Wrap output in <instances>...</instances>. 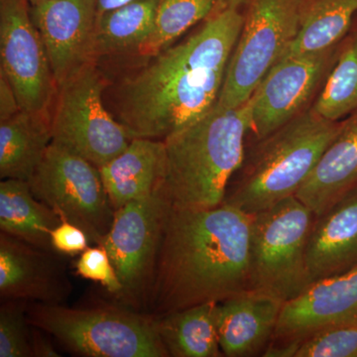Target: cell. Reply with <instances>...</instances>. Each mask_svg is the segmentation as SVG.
I'll return each mask as SVG.
<instances>
[{"mask_svg": "<svg viewBox=\"0 0 357 357\" xmlns=\"http://www.w3.org/2000/svg\"><path fill=\"white\" fill-rule=\"evenodd\" d=\"M245 0H218L206 20L180 42L114 84L109 112L131 137L164 140L217 105L244 20Z\"/></svg>", "mask_w": 357, "mask_h": 357, "instance_id": "6da1fadb", "label": "cell"}, {"mask_svg": "<svg viewBox=\"0 0 357 357\" xmlns=\"http://www.w3.org/2000/svg\"><path fill=\"white\" fill-rule=\"evenodd\" d=\"M250 229L251 215L231 204L171 206L148 300L155 317L249 290Z\"/></svg>", "mask_w": 357, "mask_h": 357, "instance_id": "7a4b0ae2", "label": "cell"}, {"mask_svg": "<svg viewBox=\"0 0 357 357\" xmlns=\"http://www.w3.org/2000/svg\"><path fill=\"white\" fill-rule=\"evenodd\" d=\"M248 132L245 102L234 109L215 105L166 137L161 190L172 206L206 210L223 204L230 180L243 163Z\"/></svg>", "mask_w": 357, "mask_h": 357, "instance_id": "3957f363", "label": "cell"}, {"mask_svg": "<svg viewBox=\"0 0 357 357\" xmlns=\"http://www.w3.org/2000/svg\"><path fill=\"white\" fill-rule=\"evenodd\" d=\"M314 109L261 139L246 140L223 203L255 215L296 196L340 128Z\"/></svg>", "mask_w": 357, "mask_h": 357, "instance_id": "277c9868", "label": "cell"}, {"mask_svg": "<svg viewBox=\"0 0 357 357\" xmlns=\"http://www.w3.org/2000/svg\"><path fill=\"white\" fill-rule=\"evenodd\" d=\"M28 323L89 357H169L156 317L119 307L74 309L28 303Z\"/></svg>", "mask_w": 357, "mask_h": 357, "instance_id": "5b68a950", "label": "cell"}, {"mask_svg": "<svg viewBox=\"0 0 357 357\" xmlns=\"http://www.w3.org/2000/svg\"><path fill=\"white\" fill-rule=\"evenodd\" d=\"M314 217L296 196L251 215L249 290L286 303L311 285L306 249Z\"/></svg>", "mask_w": 357, "mask_h": 357, "instance_id": "8992f818", "label": "cell"}, {"mask_svg": "<svg viewBox=\"0 0 357 357\" xmlns=\"http://www.w3.org/2000/svg\"><path fill=\"white\" fill-rule=\"evenodd\" d=\"M306 0H245L241 34L217 105H244L297 39Z\"/></svg>", "mask_w": 357, "mask_h": 357, "instance_id": "52a82bcc", "label": "cell"}, {"mask_svg": "<svg viewBox=\"0 0 357 357\" xmlns=\"http://www.w3.org/2000/svg\"><path fill=\"white\" fill-rule=\"evenodd\" d=\"M109 84L98 63L84 68L59 86L51 109L52 142L100 168L132 140L128 129L107 109Z\"/></svg>", "mask_w": 357, "mask_h": 357, "instance_id": "ba28073f", "label": "cell"}, {"mask_svg": "<svg viewBox=\"0 0 357 357\" xmlns=\"http://www.w3.org/2000/svg\"><path fill=\"white\" fill-rule=\"evenodd\" d=\"M28 184L34 196L61 220L81 227L91 243H102L114 210L98 167L52 142Z\"/></svg>", "mask_w": 357, "mask_h": 357, "instance_id": "9c48e42d", "label": "cell"}, {"mask_svg": "<svg viewBox=\"0 0 357 357\" xmlns=\"http://www.w3.org/2000/svg\"><path fill=\"white\" fill-rule=\"evenodd\" d=\"M171 206L159 189L114 211L102 245L109 252L121 283L119 299L126 304L135 307L148 305Z\"/></svg>", "mask_w": 357, "mask_h": 357, "instance_id": "30bf717a", "label": "cell"}, {"mask_svg": "<svg viewBox=\"0 0 357 357\" xmlns=\"http://www.w3.org/2000/svg\"><path fill=\"white\" fill-rule=\"evenodd\" d=\"M338 45L279 60L246 102L248 140H258L312 109L337 58Z\"/></svg>", "mask_w": 357, "mask_h": 357, "instance_id": "8fae6325", "label": "cell"}, {"mask_svg": "<svg viewBox=\"0 0 357 357\" xmlns=\"http://www.w3.org/2000/svg\"><path fill=\"white\" fill-rule=\"evenodd\" d=\"M0 63L21 109L51 116L58 86L28 0H0Z\"/></svg>", "mask_w": 357, "mask_h": 357, "instance_id": "7c38bea8", "label": "cell"}, {"mask_svg": "<svg viewBox=\"0 0 357 357\" xmlns=\"http://www.w3.org/2000/svg\"><path fill=\"white\" fill-rule=\"evenodd\" d=\"M57 86L96 63L93 40L98 0H43L30 4Z\"/></svg>", "mask_w": 357, "mask_h": 357, "instance_id": "4fadbf2b", "label": "cell"}, {"mask_svg": "<svg viewBox=\"0 0 357 357\" xmlns=\"http://www.w3.org/2000/svg\"><path fill=\"white\" fill-rule=\"evenodd\" d=\"M356 324L357 269L314 282L295 299L284 303L269 345L300 347L319 331Z\"/></svg>", "mask_w": 357, "mask_h": 357, "instance_id": "5bb4252c", "label": "cell"}, {"mask_svg": "<svg viewBox=\"0 0 357 357\" xmlns=\"http://www.w3.org/2000/svg\"><path fill=\"white\" fill-rule=\"evenodd\" d=\"M56 252L44 250L0 234V297L29 303L61 304L70 295V284Z\"/></svg>", "mask_w": 357, "mask_h": 357, "instance_id": "9a60e30c", "label": "cell"}, {"mask_svg": "<svg viewBox=\"0 0 357 357\" xmlns=\"http://www.w3.org/2000/svg\"><path fill=\"white\" fill-rule=\"evenodd\" d=\"M284 302L246 290L218 303V342L223 356H263L271 342Z\"/></svg>", "mask_w": 357, "mask_h": 357, "instance_id": "2e32d148", "label": "cell"}, {"mask_svg": "<svg viewBox=\"0 0 357 357\" xmlns=\"http://www.w3.org/2000/svg\"><path fill=\"white\" fill-rule=\"evenodd\" d=\"M306 260L311 284L357 269V190L314 217Z\"/></svg>", "mask_w": 357, "mask_h": 357, "instance_id": "e0dca14e", "label": "cell"}, {"mask_svg": "<svg viewBox=\"0 0 357 357\" xmlns=\"http://www.w3.org/2000/svg\"><path fill=\"white\" fill-rule=\"evenodd\" d=\"M357 190V109L340 128L296 197L318 215Z\"/></svg>", "mask_w": 357, "mask_h": 357, "instance_id": "ac0fdd59", "label": "cell"}, {"mask_svg": "<svg viewBox=\"0 0 357 357\" xmlns=\"http://www.w3.org/2000/svg\"><path fill=\"white\" fill-rule=\"evenodd\" d=\"M98 169L115 211L161 189L165 144L163 140L133 138L126 149Z\"/></svg>", "mask_w": 357, "mask_h": 357, "instance_id": "d6986e66", "label": "cell"}, {"mask_svg": "<svg viewBox=\"0 0 357 357\" xmlns=\"http://www.w3.org/2000/svg\"><path fill=\"white\" fill-rule=\"evenodd\" d=\"M52 143L51 116L21 110L0 121V178L29 181Z\"/></svg>", "mask_w": 357, "mask_h": 357, "instance_id": "ffe728a7", "label": "cell"}, {"mask_svg": "<svg viewBox=\"0 0 357 357\" xmlns=\"http://www.w3.org/2000/svg\"><path fill=\"white\" fill-rule=\"evenodd\" d=\"M159 0H133L96 18L93 55L96 62L137 57L153 30Z\"/></svg>", "mask_w": 357, "mask_h": 357, "instance_id": "44dd1931", "label": "cell"}, {"mask_svg": "<svg viewBox=\"0 0 357 357\" xmlns=\"http://www.w3.org/2000/svg\"><path fill=\"white\" fill-rule=\"evenodd\" d=\"M61 218L33 194L27 181L4 178L0 183V229L25 243L55 252L51 234ZM57 253V252H56Z\"/></svg>", "mask_w": 357, "mask_h": 357, "instance_id": "7402d4cb", "label": "cell"}, {"mask_svg": "<svg viewBox=\"0 0 357 357\" xmlns=\"http://www.w3.org/2000/svg\"><path fill=\"white\" fill-rule=\"evenodd\" d=\"M218 303L211 302L156 317L160 337L173 357L223 356L218 342Z\"/></svg>", "mask_w": 357, "mask_h": 357, "instance_id": "603a6c76", "label": "cell"}, {"mask_svg": "<svg viewBox=\"0 0 357 357\" xmlns=\"http://www.w3.org/2000/svg\"><path fill=\"white\" fill-rule=\"evenodd\" d=\"M356 13L357 0H306L299 35L282 58L340 43Z\"/></svg>", "mask_w": 357, "mask_h": 357, "instance_id": "cb8c5ba5", "label": "cell"}, {"mask_svg": "<svg viewBox=\"0 0 357 357\" xmlns=\"http://www.w3.org/2000/svg\"><path fill=\"white\" fill-rule=\"evenodd\" d=\"M312 109L337 121L357 109V13L340 40L335 64Z\"/></svg>", "mask_w": 357, "mask_h": 357, "instance_id": "d4e9b609", "label": "cell"}, {"mask_svg": "<svg viewBox=\"0 0 357 357\" xmlns=\"http://www.w3.org/2000/svg\"><path fill=\"white\" fill-rule=\"evenodd\" d=\"M218 0H159L153 30L138 51L149 58L175 43L185 33L208 17Z\"/></svg>", "mask_w": 357, "mask_h": 357, "instance_id": "484cf974", "label": "cell"}, {"mask_svg": "<svg viewBox=\"0 0 357 357\" xmlns=\"http://www.w3.org/2000/svg\"><path fill=\"white\" fill-rule=\"evenodd\" d=\"M0 307V357H33L27 301L3 300Z\"/></svg>", "mask_w": 357, "mask_h": 357, "instance_id": "4316f807", "label": "cell"}, {"mask_svg": "<svg viewBox=\"0 0 357 357\" xmlns=\"http://www.w3.org/2000/svg\"><path fill=\"white\" fill-rule=\"evenodd\" d=\"M295 357H357V324L332 326L303 340Z\"/></svg>", "mask_w": 357, "mask_h": 357, "instance_id": "83f0119b", "label": "cell"}, {"mask_svg": "<svg viewBox=\"0 0 357 357\" xmlns=\"http://www.w3.org/2000/svg\"><path fill=\"white\" fill-rule=\"evenodd\" d=\"M76 271L82 278L100 283L116 299L121 297L122 286L107 249L102 244L88 248L76 263Z\"/></svg>", "mask_w": 357, "mask_h": 357, "instance_id": "f1b7e54d", "label": "cell"}, {"mask_svg": "<svg viewBox=\"0 0 357 357\" xmlns=\"http://www.w3.org/2000/svg\"><path fill=\"white\" fill-rule=\"evenodd\" d=\"M91 243L89 236L81 227L67 220L60 223L51 234V243L54 251L62 255H77L83 252Z\"/></svg>", "mask_w": 357, "mask_h": 357, "instance_id": "f546056e", "label": "cell"}, {"mask_svg": "<svg viewBox=\"0 0 357 357\" xmlns=\"http://www.w3.org/2000/svg\"><path fill=\"white\" fill-rule=\"evenodd\" d=\"M21 110L13 84L6 74L0 70V121L10 119Z\"/></svg>", "mask_w": 357, "mask_h": 357, "instance_id": "4dcf8cb0", "label": "cell"}, {"mask_svg": "<svg viewBox=\"0 0 357 357\" xmlns=\"http://www.w3.org/2000/svg\"><path fill=\"white\" fill-rule=\"evenodd\" d=\"M32 326L31 344L33 356L37 357H57L60 356L57 351L48 340L42 335L41 330Z\"/></svg>", "mask_w": 357, "mask_h": 357, "instance_id": "1f68e13d", "label": "cell"}, {"mask_svg": "<svg viewBox=\"0 0 357 357\" xmlns=\"http://www.w3.org/2000/svg\"><path fill=\"white\" fill-rule=\"evenodd\" d=\"M131 1L133 0H98V16Z\"/></svg>", "mask_w": 357, "mask_h": 357, "instance_id": "d6a6232c", "label": "cell"}, {"mask_svg": "<svg viewBox=\"0 0 357 357\" xmlns=\"http://www.w3.org/2000/svg\"><path fill=\"white\" fill-rule=\"evenodd\" d=\"M30 2V4L37 3V2L43 1V0H28Z\"/></svg>", "mask_w": 357, "mask_h": 357, "instance_id": "836d02e7", "label": "cell"}]
</instances>
